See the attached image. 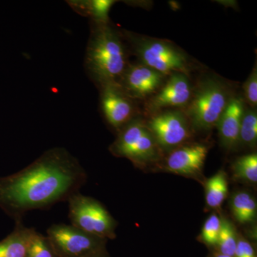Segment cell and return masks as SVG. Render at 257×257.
Returning <instances> with one entry per match:
<instances>
[{
    "mask_svg": "<svg viewBox=\"0 0 257 257\" xmlns=\"http://www.w3.org/2000/svg\"><path fill=\"white\" fill-rule=\"evenodd\" d=\"M87 176L65 149H51L20 172L0 178V206L15 221L32 211L68 202L80 192Z\"/></svg>",
    "mask_w": 257,
    "mask_h": 257,
    "instance_id": "1",
    "label": "cell"
},
{
    "mask_svg": "<svg viewBox=\"0 0 257 257\" xmlns=\"http://www.w3.org/2000/svg\"><path fill=\"white\" fill-rule=\"evenodd\" d=\"M121 31L111 23L92 25L85 55V68L98 87L118 83L130 62Z\"/></svg>",
    "mask_w": 257,
    "mask_h": 257,
    "instance_id": "2",
    "label": "cell"
},
{
    "mask_svg": "<svg viewBox=\"0 0 257 257\" xmlns=\"http://www.w3.org/2000/svg\"><path fill=\"white\" fill-rule=\"evenodd\" d=\"M140 63L166 77L181 73L189 76L194 65L188 55L173 42L167 40L121 31Z\"/></svg>",
    "mask_w": 257,
    "mask_h": 257,
    "instance_id": "3",
    "label": "cell"
},
{
    "mask_svg": "<svg viewBox=\"0 0 257 257\" xmlns=\"http://www.w3.org/2000/svg\"><path fill=\"white\" fill-rule=\"evenodd\" d=\"M234 94L229 87L215 77H204L194 89L185 114L189 124L200 131L216 126Z\"/></svg>",
    "mask_w": 257,
    "mask_h": 257,
    "instance_id": "4",
    "label": "cell"
},
{
    "mask_svg": "<svg viewBox=\"0 0 257 257\" xmlns=\"http://www.w3.org/2000/svg\"><path fill=\"white\" fill-rule=\"evenodd\" d=\"M116 157H124L135 165H144L160 157V147L143 120L135 118L118 132L110 146Z\"/></svg>",
    "mask_w": 257,
    "mask_h": 257,
    "instance_id": "5",
    "label": "cell"
},
{
    "mask_svg": "<svg viewBox=\"0 0 257 257\" xmlns=\"http://www.w3.org/2000/svg\"><path fill=\"white\" fill-rule=\"evenodd\" d=\"M67 202L71 225L101 239L106 240L115 237L116 224L114 219L94 198L78 192Z\"/></svg>",
    "mask_w": 257,
    "mask_h": 257,
    "instance_id": "6",
    "label": "cell"
},
{
    "mask_svg": "<svg viewBox=\"0 0 257 257\" xmlns=\"http://www.w3.org/2000/svg\"><path fill=\"white\" fill-rule=\"evenodd\" d=\"M46 236L58 257H86L105 250V239L71 224H52L47 229Z\"/></svg>",
    "mask_w": 257,
    "mask_h": 257,
    "instance_id": "7",
    "label": "cell"
},
{
    "mask_svg": "<svg viewBox=\"0 0 257 257\" xmlns=\"http://www.w3.org/2000/svg\"><path fill=\"white\" fill-rule=\"evenodd\" d=\"M145 123L160 149L177 148L190 136L189 120L180 109L159 111Z\"/></svg>",
    "mask_w": 257,
    "mask_h": 257,
    "instance_id": "8",
    "label": "cell"
},
{
    "mask_svg": "<svg viewBox=\"0 0 257 257\" xmlns=\"http://www.w3.org/2000/svg\"><path fill=\"white\" fill-rule=\"evenodd\" d=\"M194 88L189 76L177 73L167 77L165 84L145 103L147 114L169 109H186L192 99Z\"/></svg>",
    "mask_w": 257,
    "mask_h": 257,
    "instance_id": "9",
    "label": "cell"
},
{
    "mask_svg": "<svg viewBox=\"0 0 257 257\" xmlns=\"http://www.w3.org/2000/svg\"><path fill=\"white\" fill-rule=\"evenodd\" d=\"M101 111L108 124L119 132L137 118L138 109L118 83H109L99 87Z\"/></svg>",
    "mask_w": 257,
    "mask_h": 257,
    "instance_id": "10",
    "label": "cell"
},
{
    "mask_svg": "<svg viewBox=\"0 0 257 257\" xmlns=\"http://www.w3.org/2000/svg\"><path fill=\"white\" fill-rule=\"evenodd\" d=\"M167 77L145 64H128L118 84L134 100H147L162 87Z\"/></svg>",
    "mask_w": 257,
    "mask_h": 257,
    "instance_id": "11",
    "label": "cell"
},
{
    "mask_svg": "<svg viewBox=\"0 0 257 257\" xmlns=\"http://www.w3.org/2000/svg\"><path fill=\"white\" fill-rule=\"evenodd\" d=\"M209 148L204 144H191L175 149L167 157V170L180 175H196L202 170Z\"/></svg>",
    "mask_w": 257,
    "mask_h": 257,
    "instance_id": "12",
    "label": "cell"
},
{
    "mask_svg": "<svg viewBox=\"0 0 257 257\" xmlns=\"http://www.w3.org/2000/svg\"><path fill=\"white\" fill-rule=\"evenodd\" d=\"M244 110L242 98L233 96L216 125L221 143L225 148H233L239 143L240 127Z\"/></svg>",
    "mask_w": 257,
    "mask_h": 257,
    "instance_id": "13",
    "label": "cell"
},
{
    "mask_svg": "<svg viewBox=\"0 0 257 257\" xmlns=\"http://www.w3.org/2000/svg\"><path fill=\"white\" fill-rule=\"evenodd\" d=\"M35 229L27 227L23 220L15 221L13 232L0 241V257H26L29 242Z\"/></svg>",
    "mask_w": 257,
    "mask_h": 257,
    "instance_id": "14",
    "label": "cell"
},
{
    "mask_svg": "<svg viewBox=\"0 0 257 257\" xmlns=\"http://www.w3.org/2000/svg\"><path fill=\"white\" fill-rule=\"evenodd\" d=\"M72 9L79 15L90 19L92 24L100 25L110 23L109 14L114 0H74L69 2Z\"/></svg>",
    "mask_w": 257,
    "mask_h": 257,
    "instance_id": "15",
    "label": "cell"
},
{
    "mask_svg": "<svg viewBox=\"0 0 257 257\" xmlns=\"http://www.w3.org/2000/svg\"><path fill=\"white\" fill-rule=\"evenodd\" d=\"M231 209L236 220L241 224H246L256 216V203L248 193H237L233 197Z\"/></svg>",
    "mask_w": 257,
    "mask_h": 257,
    "instance_id": "16",
    "label": "cell"
},
{
    "mask_svg": "<svg viewBox=\"0 0 257 257\" xmlns=\"http://www.w3.org/2000/svg\"><path fill=\"white\" fill-rule=\"evenodd\" d=\"M227 193V180L224 172H219L208 179L206 184V202L209 207H220Z\"/></svg>",
    "mask_w": 257,
    "mask_h": 257,
    "instance_id": "17",
    "label": "cell"
},
{
    "mask_svg": "<svg viewBox=\"0 0 257 257\" xmlns=\"http://www.w3.org/2000/svg\"><path fill=\"white\" fill-rule=\"evenodd\" d=\"M257 140V113L256 109L245 108L239 131V143L253 146Z\"/></svg>",
    "mask_w": 257,
    "mask_h": 257,
    "instance_id": "18",
    "label": "cell"
},
{
    "mask_svg": "<svg viewBox=\"0 0 257 257\" xmlns=\"http://www.w3.org/2000/svg\"><path fill=\"white\" fill-rule=\"evenodd\" d=\"M26 257H58L45 235L34 231L28 246Z\"/></svg>",
    "mask_w": 257,
    "mask_h": 257,
    "instance_id": "19",
    "label": "cell"
},
{
    "mask_svg": "<svg viewBox=\"0 0 257 257\" xmlns=\"http://www.w3.org/2000/svg\"><path fill=\"white\" fill-rule=\"evenodd\" d=\"M235 175L251 182L257 181V155L250 154L239 157L234 165Z\"/></svg>",
    "mask_w": 257,
    "mask_h": 257,
    "instance_id": "20",
    "label": "cell"
},
{
    "mask_svg": "<svg viewBox=\"0 0 257 257\" xmlns=\"http://www.w3.org/2000/svg\"><path fill=\"white\" fill-rule=\"evenodd\" d=\"M236 235L234 227L227 220L221 221L220 232L216 244L219 245L221 253L229 256H234L236 251Z\"/></svg>",
    "mask_w": 257,
    "mask_h": 257,
    "instance_id": "21",
    "label": "cell"
},
{
    "mask_svg": "<svg viewBox=\"0 0 257 257\" xmlns=\"http://www.w3.org/2000/svg\"><path fill=\"white\" fill-rule=\"evenodd\" d=\"M221 221L215 214H211L204 223L202 229V239L209 245L217 243L220 232Z\"/></svg>",
    "mask_w": 257,
    "mask_h": 257,
    "instance_id": "22",
    "label": "cell"
},
{
    "mask_svg": "<svg viewBox=\"0 0 257 257\" xmlns=\"http://www.w3.org/2000/svg\"><path fill=\"white\" fill-rule=\"evenodd\" d=\"M245 100L247 101L251 108L254 109L257 106V67L256 64L245 81L243 86Z\"/></svg>",
    "mask_w": 257,
    "mask_h": 257,
    "instance_id": "23",
    "label": "cell"
},
{
    "mask_svg": "<svg viewBox=\"0 0 257 257\" xmlns=\"http://www.w3.org/2000/svg\"><path fill=\"white\" fill-rule=\"evenodd\" d=\"M234 256L236 257H255L251 245L245 240H239L236 243Z\"/></svg>",
    "mask_w": 257,
    "mask_h": 257,
    "instance_id": "24",
    "label": "cell"
},
{
    "mask_svg": "<svg viewBox=\"0 0 257 257\" xmlns=\"http://www.w3.org/2000/svg\"><path fill=\"white\" fill-rule=\"evenodd\" d=\"M86 257H110L106 253V249L103 250V251H99V252L93 253L92 255Z\"/></svg>",
    "mask_w": 257,
    "mask_h": 257,
    "instance_id": "25",
    "label": "cell"
},
{
    "mask_svg": "<svg viewBox=\"0 0 257 257\" xmlns=\"http://www.w3.org/2000/svg\"><path fill=\"white\" fill-rule=\"evenodd\" d=\"M216 257H231V256H227V255H224V254H222V253H220V254H218L217 256H216Z\"/></svg>",
    "mask_w": 257,
    "mask_h": 257,
    "instance_id": "26",
    "label": "cell"
}]
</instances>
